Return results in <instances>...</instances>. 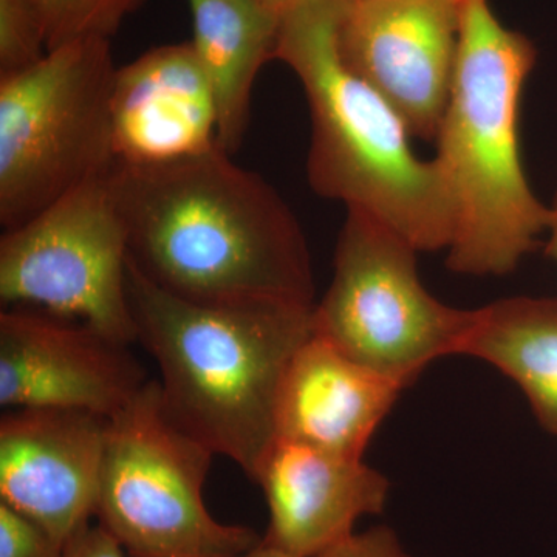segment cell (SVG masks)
Segmentation results:
<instances>
[{"label":"cell","mask_w":557,"mask_h":557,"mask_svg":"<svg viewBox=\"0 0 557 557\" xmlns=\"http://www.w3.org/2000/svg\"><path fill=\"white\" fill-rule=\"evenodd\" d=\"M214 146L161 163H116L113 194L129 260L153 284L201 304L313 307L309 245L276 189Z\"/></svg>","instance_id":"6da1fadb"},{"label":"cell","mask_w":557,"mask_h":557,"mask_svg":"<svg viewBox=\"0 0 557 557\" xmlns=\"http://www.w3.org/2000/svg\"><path fill=\"white\" fill-rule=\"evenodd\" d=\"M137 341L156 359L172 420L255 482L277 440L285 373L313 333V307L201 304L150 282L127 260Z\"/></svg>","instance_id":"7a4b0ae2"},{"label":"cell","mask_w":557,"mask_h":557,"mask_svg":"<svg viewBox=\"0 0 557 557\" xmlns=\"http://www.w3.org/2000/svg\"><path fill=\"white\" fill-rule=\"evenodd\" d=\"M347 5L298 0L281 16L276 60L295 72L309 101L310 186L383 220L418 251L449 248L456 212L437 161L413 152L397 109L341 60Z\"/></svg>","instance_id":"3957f363"},{"label":"cell","mask_w":557,"mask_h":557,"mask_svg":"<svg viewBox=\"0 0 557 557\" xmlns=\"http://www.w3.org/2000/svg\"><path fill=\"white\" fill-rule=\"evenodd\" d=\"M536 58L534 44L502 25L487 0H460L456 75L435 138L456 212L448 248L456 273H511L547 231L548 207L520 156V100Z\"/></svg>","instance_id":"277c9868"},{"label":"cell","mask_w":557,"mask_h":557,"mask_svg":"<svg viewBox=\"0 0 557 557\" xmlns=\"http://www.w3.org/2000/svg\"><path fill=\"white\" fill-rule=\"evenodd\" d=\"M110 39L73 40L0 76V225L13 230L116 160Z\"/></svg>","instance_id":"5b68a950"},{"label":"cell","mask_w":557,"mask_h":557,"mask_svg":"<svg viewBox=\"0 0 557 557\" xmlns=\"http://www.w3.org/2000/svg\"><path fill=\"white\" fill-rule=\"evenodd\" d=\"M215 454L180 428L159 380L109 418L95 518L129 557H233L262 542L212 518L203 500Z\"/></svg>","instance_id":"8992f818"},{"label":"cell","mask_w":557,"mask_h":557,"mask_svg":"<svg viewBox=\"0 0 557 557\" xmlns=\"http://www.w3.org/2000/svg\"><path fill=\"white\" fill-rule=\"evenodd\" d=\"M410 242L362 209H348L335 276L313 307V333L408 387L440 358L460 355L475 310L435 299Z\"/></svg>","instance_id":"52a82bcc"},{"label":"cell","mask_w":557,"mask_h":557,"mask_svg":"<svg viewBox=\"0 0 557 557\" xmlns=\"http://www.w3.org/2000/svg\"><path fill=\"white\" fill-rule=\"evenodd\" d=\"M126 223L110 174L94 180L0 239V300L81 322L129 346Z\"/></svg>","instance_id":"ba28073f"},{"label":"cell","mask_w":557,"mask_h":557,"mask_svg":"<svg viewBox=\"0 0 557 557\" xmlns=\"http://www.w3.org/2000/svg\"><path fill=\"white\" fill-rule=\"evenodd\" d=\"M460 0H348L338 50L408 124L435 139L456 75Z\"/></svg>","instance_id":"9c48e42d"},{"label":"cell","mask_w":557,"mask_h":557,"mask_svg":"<svg viewBox=\"0 0 557 557\" xmlns=\"http://www.w3.org/2000/svg\"><path fill=\"white\" fill-rule=\"evenodd\" d=\"M127 346L44 311L0 313V405L84 410L110 418L148 383Z\"/></svg>","instance_id":"30bf717a"},{"label":"cell","mask_w":557,"mask_h":557,"mask_svg":"<svg viewBox=\"0 0 557 557\" xmlns=\"http://www.w3.org/2000/svg\"><path fill=\"white\" fill-rule=\"evenodd\" d=\"M108 428L109 418L84 410H7L0 502L65 547L97 512Z\"/></svg>","instance_id":"8fae6325"},{"label":"cell","mask_w":557,"mask_h":557,"mask_svg":"<svg viewBox=\"0 0 557 557\" xmlns=\"http://www.w3.org/2000/svg\"><path fill=\"white\" fill-rule=\"evenodd\" d=\"M255 482L270 512L263 542L293 557H319L386 507L391 483L362 458L277 438Z\"/></svg>","instance_id":"7c38bea8"},{"label":"cell","mask_w":557,"mask_h":557,"mask_svg":"<svg viewBox=\"0 0 557 557\" xmlns=\"http://www.w3.org/2000/svg\"><path fill=\"white\" fill-rule=\"evenodd\" d=\"M113 145L119 163H161L214 148V94L193 44L146 51L116 70Z\"/></svg>","instance_id":"4fadbf2b"},{"label":"cell","mask_w":557,"mask_h":557,"mask_svg":"<svg viewBox=\"0 0 557 557\" xmlns=\"http://www.w3.org/2000/svg\"><path fill=\"white\" fill-rule=\"evenodd\" d=\"M405 388L311 333L282 383L277 438L362 458Z\"/></svg>","instance_id":"5bb4252c"},{"label":"cell","mask_w":557,"mask_h":557,"mask_svg":"<svg viewBox=\"0 0 557 557\" xmlns=\"http://www.w3.org/2000/svg\"><path fill=\"white\" fill-rule=\"evenodd\" d=\"M193 44L215 110V145L234 156L247 132L260 69L276 60L281 16L259 0H189Z\"/></svg>","instance_id":"9a60e30c"},{"label":"cell","mask_w":557,"mask_h":557,"mask_svg":"<svg viewBox=\"0 0 557 557\" xmlns=\"http://www.w3.org/2000/svg\"><path fill=\"white\" fill-rule=\"evenodd\" d=\"M460 355L509 376L557 437V298H509L475 310Z\"/></svg>","instance_id":"2e32d148"},{"label":"cell","mask_w":557,"mask_h":557,"mask_svg":"<svg viewBox=\"0 0 557 557\" xmlns=\"http://www.w3.org/2000/svg\"><path fill=\"white\" fill-rule=\"evenodd\" d=\"M145 0H40L46 17L47 50L73 40L112 39Z\"/></svg>","instance_id":"e0dca14e"},{"label":"cell","mask_w":557,"mask_h":557,"mask_svg":"<svg viewBox=\"0 0 557 557\" xmlns=\"http://www.w3.org/2000/svg\"><path fill=\"white\" fill-rule=\"evenodd\" d=\"M47 51L40 0H0V76L38 64Z\"/></svg>","instance_id":"ac0fdd59"},{"label":"cell","mask_w":557,"mask_h":557,"mask_svg":"<svg viewBox=\"0 0 557 557\" xmlns=\"http://www.w3.org/2000/svg\"><path fill=\"white\" fill-rule=\"evenodd\" d=\"M64 545L0 502V557H64Z\"/></svg>","instance_id":"d6986e66"},{"label":"cell","mask_w":557,"mask_h":557,"mask_svg":"<svg viewBox=\"0 0 557 557\" xmlns=\"http://www.w3.org/2000/svg\"><path fill=\"white\" fill-rule=\"evenodd\" d=\"M319 557H412L392 528L373 527L354 533Z\"/></svg>","instance_id":"ffe728a7"},{"label":"cell","mask_w":557,"mask_h":557,"mask_svg":"<svg viewBox=\"0 0 557 557\" xmlns=\"http://www.w3.org/2000/svg\"><path fill=\"white\" fill-rule=\"evenodd\" d=\"M64 557H126V552L100 523H90L70 539Z\"/></svg>","instance_id":"44dd1931"},{"label":"cell","mask_w":557,"mask_h":557,"mask_svg":"<svg viewBox=\"0 0 557 557\" xmlns=\"http://www.w3.org/2000/svg\"><path fill=\"white\" fill-rule=\"evenodd\" d=\"M548 225L547 231H545L548 234V239L547 245H545V251L557 263V190L553 203L548 207Z\"/></svg>","instance_id":"7402d4cb"},{"label":"cell","mask_w":557,"mask_h":557,"mask_svg":"<svg viewBox=\"0 0 557 557\" xmlns=\"http://www.w3.org/2000/svg\"><path fill=\"white\" fill-rule=\"evenodd\" d=\"M233 557H293L287 555V553L281 552V549L271 547V545L265 544V542H260L259 545H256L255 548L248 549V552L240 553V555Z\"/></svg>","instance_id":"603a6c76"},{"label":"cell","mask_w":557,"mask_h":557,"mask_svg":"<svg viewBox=\"0 0 557 557\" xmlns=\"http://www.w3.org/2000/svg\"><path fill=\"white\" fill-rule=\"evenodd\" d=\"M259 2H262L267 9L274 11L278 16H282V14L292 9L298 0H259Z\"/></svg>","instance_id":"cb8c5ba5"}]
</instances>
